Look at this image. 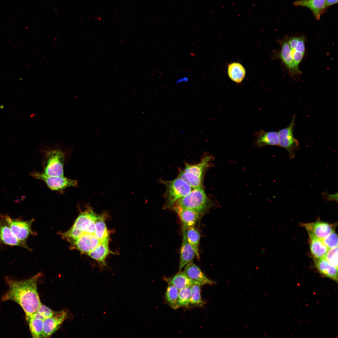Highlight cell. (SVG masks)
<instances>
[{
  "label": "cell",
  "mask_w": 338,
  "mask_h": 338,
  "mask_svg": "<svg viewBox=\"0 0 338 338\" xmlns=\"http://www.w3.org/2000/svg\"><path fill=\"white\" fill-rule=\"evenodd\" d=\"M41 275L38 273L30 278L22 280L6 277L5 280L9 289L2 297V300L16 302L23 309L26 318L31 316L37 311L42 304L37 287L38 280Z\"/></svg>",
  "instance_id": "6da1fadb"
},
{
  "label": "cell",
  "mask_w": 338,
  "mask_h": 338,
  "mask_svg": "<svg viewBox=\"0 0 338 338\" xmlns=\"http://www.w3.org/2000/svg\"><path fill=\"white\" fill-rule=\"evenodd\" d=\"M42 150L44 155L43 173L48 176H64L65 151L58 144L54 147L44 146Z\"/></svg>",
  "instance_id": "7a4b0ae2"
},
{
  "label": "cell",
  "mask_w": 338,
  "mask_h": 338,
  "mask_svg": "<svg viewBox=\"0 0 338 338\" xmlns=\"http://www.w3.org/2000/svg\"><path fill=\"white\" fill-rule=\"evenodd\" d=\"M212 158V156L205 152L198 163L193 165L187 163L185 168L180 171L178 177L193 189L202 187L204 173Z\"/></svg>",
  "instance_id": "3957f363"
},
{
  "label": "cell",
  "mask_w": 338,
  "mask_h": 338,
  "mask_svg": "<svg viewBox=\"0 0 338 338\" xmlns=\"http://www.w3.org/2000/svg\"><path fill=\"white\" fill-rule=\"evenodd\" d=\"M173 206L191 209L202 215L211 206V203L202 187L193 189L178 199Z\"/></svg>",
  "instance_id": "277c9868"
},
{
  "label": "cell",
  "mask_w": 338,
  "mask_h": 338,
  "mask_svg": "<svg viewBox=\"0 0 338 338\" xmlns=\"http://www.w3.org/2000/svg\"><path fill=\"white\" fill-rule=\"evenodd\" d=\"M166 187L165 207H172L179 199L188 194L192 189L187 183L178 177L169 181H162Z\"/></svg>",
  "instance_id": "5b68a950"
},
{
  "label": "cell",
  "mask_w": 338,
  "mask_h": 338,
  "mask_svg": "<svg viewBox=\"0 0 338 338\" xmlns=\"http://www.w3.org/2000/svg\"><path fill=\"white\" fill-rule=\"evenodd\" d=\"M295 116V115L293 116L290 123L287 127L278 131L279 146L287 151L290 159L295 157V151L300 149L299 142L293 134Z\"/></svg>",
  "instance_id": "8992f818"
},
{
  "label": "cell",
  "mask_w": 338,
  "mask_h": 338,
  "mask_svg": "<svg viewBox=\"0 0 338 338\" xmlns=\"http://www.w3.org/2000/svg\"><path fill=\"white\" fill-rule=\"evenodd\" d=\"M30 175L33 178L44 181L50 189L61 191L69 187H76L78 185L76 180L68 178L63 176H51L43 173L33 171Z\"/></svg>",
  "instance_id": "52a82bcc"
},
{
  "label": "cell",
  "mask_w": 338,
  "mask_h": 338,
  "mask_svg": "<svg viewBox=\"0 0 338 338\" xmlns=\"http://www.w3.org/2000/svg\"><path fill=\"white\" fill-rule=\"evenodd\" d=\"M4 218L15 237L21 242L26 243L29 236L33 234L31 230V225L33 219L23 221L20 218H12L8 214L4 215Z\"/></svg>",
  "instance_id": "ba28073f"
},
{
  "label": "cell",
  "mask_w": 338,
  "mask_h": 338,
  "mask_svg": "<svg viewBox=\"0 0 338 338\" xmlns=\"http://www.w3.org/2000/svg\"><path fill=\"white\" fill-rule=\"evenodd\" d=\"M302 225L307 231L310 238L322 240L334 231L331 224L320 221L303 223Z\"/></svg>",
  "instance_id": "9c48e42d"
},
{
  "label": "cell",
  "mask_w": 338,
  "mask_h": 338,
  "mask_svg": "<svg viewBox=\"0 0 338 338\" xmlns=\"http://www.w3.org/2000/svg\"><path fill=\"white\" fill-rule=\"evenodd\" d=\"M67 312L65 310L54 312L52 316L43 320L42 337H50L59 328L67 318Z\"/></svg>",
  "instance_id": "30bf717a"
},
{
  "label": "cell",
  "mask_w": 338,
  "mask_h": 338,
  "mask_svg": "<svg viewBox=\"0 0 338 338\" xmlns=\"http://www.w3.org/2000/svg\"><path fill=\"white\" fill-rule=\"evenodd\" d=\"M0 243L19 246L30 250L27 244L19 241L14 235L3 214L0 215Z\"/></svg>",
  "instance_id": "8fae6325"
},
{
  "label": "cell",
  "mask_w": 338,
  "mask_h": 338,
  "mask_svg": "<svg viewBox=\"0 0 338 338\" xmlns=\"http://www.w3.org/2000/svg\"><path fill=\"white\" fill-rule=\"evenodd\" d=\"M98 216L91 207L87 206L85 209L80 213L75 222L79 225L83 233L94 234L95 223Z\"/></svg>",
  "instance_id": "7c38bea8"
},
{
  "label": "cell",
  "mask_w": 338,
  "mask_h": 338,
  "mask_svg": "<svg viewBox=\"0 0 338 338\" xmlns=\"http://www.w3.org/2000/svg\"><path fill=\"white\" fill-rule=\"evenodd\" d=\"M178 215L181 224L182 231L186 230L195 226L202 214L193 210L182 208L177 206L172 207Z\"/></svg>",
  "instance_id": "4fadbf2b"
},
{
  "label": "cell",
  "mask_w": 338,
  "mask_h": 338,
  "mask_svg": "<svg viewBox=\"0 0 338 338\" xmlns=\"http://www.w3.org/2000/svg\"><path fill=\"white\" fill-rule=\"evenodd\" d=\"M188 277L196 284L212 285L216 283L208 278L193 262L186 266L184 271Z\"/></svg>",
  "instance_id": "5bb4252c"
},
{
  "label": "cell",
  "mask_w": 338,
  "mask_h": 338,
  "mask_svg": "<svg viewBox=\"0 0 338 338\" xmlns=\"http://www.w3.org/2000/svg\"><path fill=\"white\" fill-rule=\"evenodd\" d=\"M100 243L94 234L90 233H84L73 242L81 253L88 254Z\"/></svg>",
  "instance_id": "9a60e30c"
},
{
  "label": "cell",
  "mask_w": 338,
  "mask_h": 338,
  "mask_svg": "<svg viewBox=\"0 0 338 338\" xmlns=\"http://www.w3.org/2000/svg\"><path fill=\"white\" fill-rule=\"evenodd\" d=\"M279 43L281 45V50L278 54V57L281 60L291 74H300L299 69L294 65L288 38H285Z\"/></svg>",
  "instance_id": "2e32d148"
},
{
  "label": "cell",
  "mask_w": 338,
  "mask_h": 338,
  "mask_svg": "<svg viewBox=\"0 0 338 338\" xmlns=\"http://www.w3.org/2000/svg\"><path fill=\"white\" fill-rule=\"evenodd\" d=\"M254 136L255 141L253 144L258 148L267 145L279 146L278 132H266L261 130L254 133Z\"/></svg>",
  "instance_id": "e0dca14e"
},
{
  "label": "cell",
  "mask_w": 338,
  "mask_h": 338,
  "mask_svg": "<svg viewBox=\"0 0 338 338\" xmlns=\"http://www.w3.org/2000/svg\"><path fill=\"white\" fill-rule=\"evenodd\" d=\"M183 238L180 250V263L179 272L187 264L193 262L195 253L192 246L187 242L186 235V231H182Z\"/></svg>",
  "instance_id": "ac0fdd59"
},
{
  "label": "cell",
  "mask_w": 338,
  "mask_h": 338,
  "mask_svg": "<svg viewBox=\"0 0 338 338\" xmlns=\"http://www.w3.org/2000/svg\"><path fill=\"white\" fill-rule=\"evenodd\" d=\"M315 267L323 276L338 282V267L328 262L325 258L314 259Z\"/></svg>",
  "instance_id": "d6986e66"
},
{
  "label": "cell",
  "mask_w": 338,
  "mask_h": 338,
  "mask_svg": "<svg viewBox=\"0 0 338 338\" xmlns=\"http://www.w3.org/2000/svg\"><path fill=\"white\" fill-rule=\"evenodd\" d=\"M295 6L305 7L310 9L316 18L318 20L326 8L325 0H300L295 1Z\"/></svg>",
  "instance_id": "ffe728a7"
},
{
  "label": "cell",
  "mask_w": 338,
  "mask_h": 338,
  "mask_svg": "<svg viewBox=\"0 0 338 338\" xmlns=\"http://www.w3.org/2000/svg\"><path fill=\"white\" fill-rule=\"evenodd\" d=\"M163 279L167 284L173 285L179 290L186 287L196 284L188 277L184 271H180L170 277H164Z\"/></svg>",
  "instance_id": "44dd1931"
},
{
  "label": "cell",
  "mask_w": 338,
  "mask_h": 338,
  "mask_svg": "<svg viewBox=\"0 0 338 338\" xmlns=\"http://www.w3.org/2000/svg\"><path fill=\"white\" fill-rule=\"evenodd\" d=\"M227 72L230 79L237 83H240L243 81L246 73L243 66L237 62H232L228 64Z\"/></svg>",
  "instance_id": "7402d4cb"
},
{
  "label": "cell",
  "mask_w": 338,
  "mask_h": 338,
  "mask_svg": "<svg viewBox=\"0 0 338 338\" xmlns=\"http://www.w3.org/2000/svg\"><path fill=\"white\" fill-rule=\"evenodd\" d=\"M108 242H101L94 250L88 254L92 259L97 261L102 266L106 265L105 259L110 253Z\"/></svg>",
  "instance_id": "603a6c76"
},
{
  "label": "cell",
  "mask_w": 338,
  "mask_h": 338,
  "mask_svg": "<svg viewBox=\"0 0 338 338\" xmlns=\"http://www.w3.org/2000/svg\"><path fill=\"white\" fill-rule=\"evenodd\" d=\"M310 249L314 259H320L325 258L329 249L323 243L322 239L310 238Z\"/></svg>",
  "instance_id": "cb8c5ba5"
},
{
  "label": "cell",
  "mask_w": 338,
  "mask_h": 338,
  "mask_svg": "<svg viewBox=\"0 0 338 338\" xmlns=\"http://www.w3.org/2000/svg\"><path fill=\"white\" fill-rule=\"evenodd\" d=\"M105 214L98 216L95 225L94 234L100 242H108L109 233L105 222Z\"/></svg>",
  "instance_id": "d4e9b609"
},
{
  "label": "cell",
  "mask_w": 338,
  "mask_h": 338,
  "mask_svg": "<svg viewBox=\"0 0 338 338\" xmlns=\"http://www.w3.org/2000/svg\"><path fill=\"white\" fill-rule=\"evenodd\" d=\"M187 240L194 250L196 257L200 259L199 245L200 234L199 230L195 226L188 229L186 232Z\"/></svg>",
  "instance_id": "484cf974"
},
{
  "label": "cell",
  "mask_w": 338,
  "mask_h": 338,
  "mask_svg": "<svg viewBox=\"0 0 338 338\" xmlns=\"http://www.w3.org/2000/svg\"><path fill=\"white\" fill-rule=\"evenodd\" d=\"M32 337L42 338L43 320L32 316L26 318Z\"/></svg>",
  "instance_id": "4316f807"
},
{
  "label": "cell",
  "mask_w": 338,
  "mask_h": 338,
  "mask_svg": "<svg viewBox=\"0 0 338 338\" xmlns=\"http://www.w3.org/2000/svg\"><path fill=\"white\" fill-rule=\"evenodd\" d=\"M179 290L175 287L168 284L165 293V300L166 302L172 308L176 310L178 309L177 301Z\"/></svg>",
  "instance_id": "83f0119b"
},
{
  "label": "cell",
  "mask_w": 338,
  "mask_h": 338,
  "mask_svg": "<svg viewBox=\"0 0 338 338\" xmlns=\"http://www.w3.org/2000/svg\"><path fill=\"white\" fill-rule=\"evenodd\" d=\"M191 295V286L179 290L177 301V308L188 306L190 304Z\"/></svg>",
  "instance_id": "f1b7e54d"
},
{
  "label": "cell",
  "mask_w": 338,
  "mask_h": 338,
  "mask_svg": "<svg viewBox=\"0 0 338 338\" xmlns=\"http://www.w3.org/2000/svg\"><path fill=\"white\" fill-rule=\"evenodd\" d=\"M201 285L194 284L191 286V295L190 304L197 306H201L205 304L201 294Z\"/></svg>",
  "instance_id": "f546056e"
},
{
  "label": "cell",
  "mask_w": 338,
  "mask_h": 338,
  "mask_svg": "<svg viewBox=\"0 0 338 338\" xmlns=\"http://www.w3.org/2000/svg\"><path fill=\"white\" fill-rule=\"evenodd\" d=\"M54 312V311L49 308L41 304L37 311L31 316L44 320L45 319L52 316Z\"/></svg>",
  "instance_id": "4dcf8cb0"
},
{
  "label": "cell",
  "mask_w": 338,
  "mask_h": 338,
  "mask_svg": "<svg viewBox=\"0 0 338 338\" xmlns=\"http://www.w3.org/2000/svg\"><path fill=\"white\" fill-rule=\"evenodd\" d=\"M322 240L329 249L338 247V237L334 230Z\"/></svg>",
  "instance_id": "1f68e13d"
},
{
  "label": "cell",
  "mask_w": 338,
  "mask_h": 338,
  "mask_svg": "<svg viewBox=\"0 0 338 338\" xmlns=\"http://www.w3.org/2000/svg\"><path fill=\"white\" fill-rule=\"evenodd\" d=\"M325 258L330 263L338 267V247L329 249Z\"/></svg>",
  "instance_id": "d6a6232c"
},
{
  "label": "cell",
  "mask_w": 338,
  "mask_h": 338,
  "mask_svg": "<svg viewBox=\"0 0 338 338\" xmlns=\"http://www.w3.org/2000/svg\"><path fill=\"white\" fill-rule=\"evenodd\" d=\"M291 50L293 62L295 67L299 69V65L302 60L304 54L294 50Z\"/></svg>",
  "instance_id": "836d02e7"
},
{
  "label": "cell",
  "mask_w": 338,
  "mask_h": 338,
  "mask_svg": "<svg viewBox=\"0 0 338 338\" xmlns=\"http://www.w3.org/2000/svg\"><path fill=\"white\" fill-rule=\"evenodd\" d=\"M305 39L303 36L299 37L298 42L296 47L291 50H294L305 54Z\"/></svg>",
  "instance_id": "e575fe53"
},
{
  "label": "cell",
  "mask_w": 338,
  "mask_h": 338,
  "mask_svg": "<svg viewBox=\"0 0 338 338\" xmlns=\"http://www.w3.org/2000/svg\"><path fill=\"white\" fill-rule=\"evenodd\" d=\"M337 193L333 194H330L327 192H324L322 193L323 197L324 199L328 201H335L337 202Z\"/></svg>",
  "instance_id": "d590c367"
},
{
  "label": "cell",
  "mask_w": 338,
  "mask_h": 338,
  "mask_svg": "<svg viewBox=\"0 0 338 338\" xmlns=\"http://www.w3.org/2000/svg\"><path fill=\"white\" fill-rule=\"evenodd\" d=\"M189 79L187 76H183L177 79L176 81V84L182 82L186 83L188 81Z\"/></svg>",
  "instance_id": "8d00e7d4"
},
{
  "label": "cell",
  "mask_w": 338,
  "mask_h": 338,
  "mask_svg": "<svg viewBox=\"0 0 338 338\" xmlns=\"http://www.w3.org/2000/svg\"><path fill=\"white\" fill-rule=\"evenodd\" d=\"M338 2V0H325L326 8L329 6L335 4Z\"/></svg>",
  "instance_id": "74e56055"
}]
</instances>
